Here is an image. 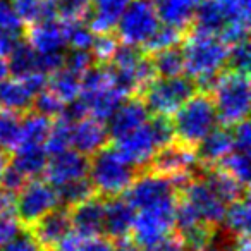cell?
Returning a JSON list of instances; mask_svg holds the SVG:
<instances>
[{
  "mask_svg": "<svg viewBox=\"0 0 251 251\" xmlns=\"http://www.w3.org/2000/svg\"><path fill=\"white\" fill-rule=\"evenodd\" d=\"M140 171L122 158L114 145H105L103 148L90 157V176L95 191L101 198H114L126 193L133 184Z\"/></svg>",
  "mask_w": 251,
  "mask_h": 251,
  "instance_id": "1",
  "label": "cell"
},
{
  "mask_svg": "<svg viewBox=\"0 0 251 251\" xmlns=\"http://www.w3.org/2000/svg\"><path fill=\"white\" fill-rule=\"evenodd\" d=\"M217 110L213 98L205 91H196L174 112L172 127L174 140L186 147L196 148L198 143L217 127Z\"/></svg>",
  "mask_w": 251,
  "mask_h": 251,
  "instance_id": "2",
  "label": "cell"
},
{
  "mask_svg": "<svg viewBox=\"0 0 251 251\" xmlns=\"http://www.w3.org/2000/svg\"><path fill=\"white\" fill-rule=\"evenodd\" d=\"M179 47L184 57V73L193 81L226 69L230 45L219 36L188 31Z\"/></svg>",
  "mask_w": 251,
  "mask_h": 251,
  "instance_id": "3",
  "label": "cell"
},
{
  "mask_svg": "<svg viewBox=\"0 0 251 251\" xmlns=\"http://www.w3.org/2000/svg\"><path fill=\"white\" fill-rule=\"evenodd\" d=\"M220 126L232 127L248 119L250 112V76L237 71L222 69L210 91Z\"/></svg>",
  "mask_w": 251,
  "mask_h": 251,
  "instance_id": "4",
  "label": "cell"
},
{
  "mask_svg": "<svg viewBox=\"0 0 251 251\" xmlns=\"http://www.w3.org/2000/svg\"><path fill=\"white\" fill-rule=\"evenodd\" d=\"M198 91L195 81L189 76L155 77L147 90L141 93L150 115H165L171 117L174 112Z\"/></svg>",
  "mask_w": 251,
  "mask_h": 251,
  "instance_id": "5",
  "label": "cell"
},
{
  "mask_svg": "<svg viewBox=\"0 0 251 251\" xmlns=\"http://www.w3.org/2000/svg\"><path fill=\"white\" fill-rule=\"evenodd\" d=\"M158 25L160 19L155 7V0H131L122 12L114 33L119 42L141 47Z\"/></svg>",
  "mask_w": 251,
  "mask_h": 251,
  "instance_id": "6",
  "label": "cell"
},
{
  "mask_svg": "<svg viewBox=\"0 0 251 251\" xmlns=\"http://www.w3.org/2000/svg\"><path fill=\"white\" fill-rule=\"evenodd\" d=\"M177 193L155 205L140 208L134 213L131 234L138 246L143 250L145 246L157 241L165 232L174 229V208Z\"/></svg>",
  "mask_w": 251,
  "mask_h": 251,
  "instance_id": "7",
  "label": "cell"
},
{
  "mask_svg": "<svg viewBox=\"0 0 251 251\" xmlns=\"http://www.w3.org/2000/svg\"><path fill=\"white\" fill-rule=\"evenodd\" d=\"M59 206L57 189L45 179H29L16 195V213L23 227H31L43 215Z\"/></svg>",
  "mask_w": 251,
  "mask_h": 251,
  "instance_id": "8",
  "label": "cell"
},
{
  "mask_svg": "<svg viewBox=\"0 0 251 251\" xmlns=\"http://www.w3.org/2000/svg\"><path fill=\"white\" fill-rule=\"evenodd\" d=\"M179 193L191 203L205 222L217 227L222 224L227 203L210 188V184L200 174H196Z\"/></svg>",
  "mask_w": 251,
  "mask_h": 251,
  "instance_id": "9",
  "label": "cell"
},
{
  "mask_svg": "<svg viewBox=\"0 0 251 251\" xmlns=\"http://www.w3.org/2000/svg\"><path fill=\"white\" fill-rule=\"evenodd\" d=\"M176 193H177V189L167 177L143 171L138 174V177L134 179L129 188L126 189L122 196L127 200V203L134 210H140L145 206L155 205V203L162 201Z\"/></svg>",
  "mask_w": 251,
  "mask_h": 251,
  "instance_id": "10",
  "label": "cell"
},
{
  "mask_svg": "<svg viewBox=\"0 0 251 251\" xmlns=\"http://www.w3.org/2000/svg\"><path fill=\"white\" fill-rule=\"evenodd\" d=\"M114 147L117 148V151L122 155V158L127 164L136 167L140 172H143L147 169L150 158L160 148L153 133H151L150 126H148V121L141 127H138L136 131L115 140Z\"/></svg>",
  "mask_w": 251,
  "mask_h": 251,
  "instance_id": "11",
  "label": "cell"
},
{
  "mask_svg": "<svg viewBox=\"0 0 251 251\" xmlns=\"http://www.w3.org/2000/svg\"><path fill=\"white\" fill-rule=\"evenodd\" d=\"M88 172H90V157L69 148L62 153L49 157L43 176L45 181L50 182L53 188H59L69 181L84 177Z\"/></svg>",
  "mask_w": 251,
  "mask_h": 251,
  "instance_id": "12",
  "label": "cell"
},
{
  "mask_svg": "<svg viewBox=\"0 0 251 251\" xmlns=\"http://www.w3.org/2000/svg\"><path fill=\"white\" fill-rule=\"evenodd\" d=\"M148 117H150V112L140 97L126 98L108 119V136L114 141L119 140L141 127L148 121Z\"/></svg>",
  "mask_w": 251,
  "mask_h": 251,
  "instance_id": "13",
  "label": "cell"
},
{
  "mask_svg": "<svg viewBox=\"0 0 251 251\" xmlns=\"http://www.w3.org/2000/svg\"><path fill=\"white\" fill-rule=\"evenodd\" d=\"M108 143H110V136H108L107 122L86 115L76 124H73L71 147H74V150L79 153L91 157Z\"/></svg>",
  "mask_w": 251,
  "mask_h": 251,
  "instance_id": "14",
  "label": "cell"
},
{
  "mask_svg": "<svg viewBox=\"0 0 251 251\" xmlns=\"http://www.w3.org/2000/svg\"><path fill=\"white\" fill-rule=\"evenodd\" d=\"M71 226L83 237L103 236V219H105V198L93 196L86 201L69 208Z\"/></svg>",
  "mask_w": 251,
  "mask_h": 251,
  "instance_id": "15",
  "label": "cell"
},
{
  "mask_svg": "<svg viewBox=\"0 0 251 251\" xmlns=\"http://www.w3.org/2000/svg\"><path fill=\"white\" fill-rule=\"evenodd\" d=\"M35 239L40 243V246L45 251H53L60 239L73 229L71 226L69 208L66 206H57L55 210L43 215L40 220H36L31 227H28Z\"/></svg>",
  "mask_w": 251,
  "mask_h": 251,
  "instance_id": "16",
  "label": "cell"
},
{
  "mask_svg": "<svg viewBox=\"0 0 251 251\" xmlns=\"http://www.w3.org/2000/svg\"><path fill=\"white\" fill-rule=\"evenodd\" d=\"M134 213L136 210L127 203V200L122 195L114 196V198H105L103 236L110 241L129 236Z\"/></svg>",
  "mask_w": 251,
  "mask_h": 251,
  "instance_id": "17",
  "label": "cell"
},
{
  "mask_svg": "<svg viewBox=\"0 0 251 251\" xmlns=\"http://www.w3.org/2000/svg\"><path fill=\"white\" fill-rule=\"evenodd\" d=\"M25 38L38 53L62 52L67 45L66 28L59 18L28 26L25 31Z\"/></svg>",
  "mask_w": 251,
  "mask_h": 251,
  "instance_id": "18",
  "label": "cell"
},
{
  "mask_svg": "<svg viewBox=\"0 0 251 251\" xmlns=\"http://www.w3.org/2000/svg\"><path fill=\"white\" fill-rule=\"evenodd\" d=\"M234 150L232 129L227 126L213 127L205 138L195 148L196 160L200 167H210L215 165L219 160H222L226 155H229Z\"/></svg>",
  "mask_w": 251,
  "mask_h": 251,
  "instance_id": "19",
  "label": "cell"
},
{
  "mask_svg": "<svg viewBox=\"0 0 251 251\" xmlns=\"http://www.w3.org/2000/svg\"><path fill=\"white\" fill-rule=\"evenodd\" d=\"M131 0H91L86 25L95 35L114 33L119 19Z\"/></svg>",
  "mask_w": 251,
  "mask_h": 251,
  "instance_id": "20",
  "label": "cell"
},
{
  "mask_svg": "<svg viewBox=\"0 0 251 251\" xmlns=\"http://www.w3.org/2000/svg\"><path fill=\"white\" fill-rule=\"evenodd\" d=\"M198 174L208 182L210 188H212L226 203L236 201V200L248 196V186L241 184L237 179H234L229 172L220 169L219 165L200 167Z\"/></svg>",
  "mask_w": 251,
  "mask_h": 251,
  "instance_id": "21",
  "label": "cell"
},
{
  "mask_svg": "<svg viewBox=\"0 0 251 251\" xmlns=\"http://www.w3.org/2000/svg\"><path fill=\"white\" fill-rule=\"evenodd\" d=\"M198 4L200 0H157L155 7L160 23L188 33Z\"/></svg>",
  "mask_w": 251,
  "mask_h": 251,
  "instance_id": "22",
  "label": "cell"
},
{
  "mask_svg": "<svg viewBox=\"0 0 251 251\" xmlns=\"http://www.w3.org/2000/svg\"><path fill=\"white\" fill-rule=\"evenodd\" d=\"M224 28H226V16L220 0H200L189 31L219 36Z\"/></svg>",
  "mask_w": 251,
  "mask_h": 251,
  "instance_id": "23",
  "label": "cell"
},
{
  "mask_svg": "<svg viewBox=\"0 0 251 251\" xmlns=\"http://www.w3.org/2000/svg\"><path fill=\"white\" fill-rule=\"evenodd\" d=\"M33 105V93L26 88L23 79L12 76L11 79L5 77L0 83V108L26 114L31 110Z\"/></svg>",
  "mask_w": 251,
  "mask_h": 251,
  "instance_id": "24",
  "label": "cell"
},
{
  "mask_svg": "<svg viewBox=\"0 0 251 251\" xmlns=\"http://www.w3.org/2000/svg\"><path fill=\"white\" fill-rule=\"evenodd\" d=\"M11 4L26 28L36 23L59 18L55 0H11Z\"/></svg>",
  "mask_w": 251,
  "mask_h": 251,
  "instance_id": "25",
  "label": "cell"
},
{
  "mask_svg": "<svg viewBox=\"0 0 251 251\" xmlns=\"http://www.w3.org/2000/svg\"><path fill=\"white\" fill-rule=\"evenodd\" d=\"M14 157H11V165H14L21 174L28 179H36L43 176V171L49 162L43 147H18L14 150Z\"/></svg>",
  "mask_w": 251,
  "mask_h": 251,
  "instance_id": "26",
  "label": "cell"
},
{
  "mask_svg": "<svg viewBox=\"0 0 251 251\" xmlns=\"http://www.w3.org/2000/svg\"><path fill=\"white\" fill-rule=\"evenodd\" d=\"M52 127V119L35 110L23 114L21 119V141L19 147H43Z\"/></svg>",
  "mask_w": 251,
  "mask_h": 251,
  "instance_id": "27",
  "label": "cell"
},
{
  "mask_svg": "<svg viewBox=\"0 0 251 251\" xmlns=\"http://www.w3.org/2000/svg\"><path fill=\"white\" fill-rule=\"evenodd\" d=\"M81 100L86 103L88 112H90L91 117L100 119V121H108L110 115L117 110V107L126 100L121 93L114 88V84L103 90L97 91L93 95H88V97H79Z\"/></svg>",
  "mask_w": 251,
  "mask_h": 251,
  "instance_id": "28",
  "label": "cell"
},
{
  "mask_svg": "<svg viewBox=\"0 0 251 251\" xmlns=\"http://www.w3.org/2000/svg\"><path fill=\"white\" fill-rule=\"evenodd\" d=\"M55 189L57 196H59V205L66 206V208H73V206L97 196V191H95V186L91 182L90 176L74 179V181L66 182V184L59 186Z\"/></svg>",
  "mask_w": 251,
  "mask_h": 251,
  "instance_id": "29",
  "label": "cell"
},
{
  "mask_svg": "<svg viewBox=\"0 0 251 251\" xmlns=\"http://www.w3.org/2000/svg\"><path fill=\"white\" fill-rule=\"evenodd\" d=\"M220 226H226V232L232 237L250 232V200L248 196L229 203V208H226V215H224Z\"/></svg>",
  "mask_w": 251,
  "mask_h": 251,
  "instance_id": "30",
  "label": "cell"
},
{
  "mask_svg": "<svg viewBox=\"0 0 251 251\" xmlns=\"http://www.w3.org/2000/svg\"><path fill=\"white\" fill-rule=\"evenodd\" d=\"M47 88H49L50 91H53L64 103H67V101L79 97L81 76H77V74L71 73L69 69L62 67V69L50 74Z\"/></svg>",
  "mask_w": 251,
  "mask_h": 251,
  "instance_id": "31",
  "label": "cell"
},
{
  "mask_svg": "<svg viewBox=\"0 0 251 251\" xmlns=\"http://www.w3.org/2000/svg\"><path fill=\"white\" fill-rule=\"evenodd\" d=\"M150 59L157 71V76L174 77L184 74V57H182V50L179 45L151 53Z\"/></svg>",
  "mask_w": 251,
  "mask_h": 251,
  "instance_id": "32",
  "label": "cell"
},
{
  "mask_svg": "<svg viewBox=\"0 0 251 251\" xmlns=\"http://www.w3.org/2000/svg\"><path fill=\"white\" fill-rule=\"evenodd\" d=\"M21 119L23 114L0 108V148L14 153L21 141Z\"/></svg>",
  "mask_w": 251,
  "mask_h": 251,
  "instance_id": "33",
  "label": "cell"
},
{
  "mask_svg": "<svg viewBox=\"0 0 251 251\" xmlns=\"http://www.w3.org/2000/svg\"><path fill=\"white\" fill-rule=\"evenodd\" d=\"M186 33L182 29L176 28V26H169V25H158L157 29L150 35V38L140 47L143 50V53L151 55L155 52H160L164 49H171V47H177L181 45L182 38H184Z\"/></svg>",
  "mask_w": 251,
  "mask_h": 251,
  "instance_id": "34",
  "label": "cell"
},
{
  "mask_svg": "<svg viewBox=\"0 0 251 251\" xmlns=\"http://www.w3.org/2000/svg\"><path fill=\"white\" fill-rule=\"evenodd\" d=\"M36 57H38V52L29 45L28 40L23 38L9 55V73L14 77H23L33 73L36 71Z\"/></svg>",
  "mask_w": 251,
  "mask_h": 251,
  "instance_id": "35",
  "label": "cell"
},
{
  "mask_svg": "<svg viewBox=\"0 0 251 251\" xmlns=\"http://www.w3.org/2000/svg\"><path fill=\"white\" fill-rule=\"evenodd\" d=\"M71 129H73V124H71L69 121H66L64 117L59 115V117L53 119L50 133L45 140V145H43V148H45L49 157L69 150L71 148Z\"/></svg>",
  "mask_w": 251,
  "mask_h": 251,
  "instance_id": "36",
  "label": "cell"
},
{
  "mask_svg": "<svg viewBox=\"0 0 251 251\" xmlns=\"http://www.w3.org/2000/svg\"><path fill=\"white\" fill-rule=\"evenodd\" d=\"M184 241V246L188 251H201L208 248L215 241L217 226H212L208 222H198L189 229L179 232Z\"/></svg>",
  "mask_w": 251,
  "mask_h": 251,
  "instance_id": "37",
  "label": "cell"
},
{
  "mask_svg": "<svg viewBox=\"0 0 251 251\" xmlns=\"http://www.w3.org/2000/svg\"><path fill=\"white\" fill-rule=\"evenodd\" d=\"M215 165L220 169L227 171L234 179L241 182V184L248 186L250 184V153L248 151L232 150L229 155L219 160Z\"/></svg>",
  "mask_w": 251,
  "mask_h": 251,
  "instance_id": "38",
  "label": "cell"
},
{
  "mask_svg": "<svg viewBox=\"0 0 251 251\" xmlns=\"http://www.w3.org/2000/svg\"><path fill=\"white\" fill-rule=\"evenodd\" d=\"M62 21V19H60ZM66 28L67 45L74 50H90L95 33L88 28L84 21H62Z\"/></svg>",
  "mask_w": 251,
  "mask_h": 251,
  "instance_id": "39",
  "label": "cell"
},
{
  "mask_svg": "<svg viewBox=\"0 0 251 251\" xmlns=\"http://www.w3.org/2000/svg\"><path fill=\"white\" fill-rule=\"evenodd\" d=\"M64 105L66 103H64L53 91H50L49 88H45V90H42L40 93H36L35 97H33L31 110H35L36 114L45 115V117L55 119L62 114Z\"/></svg>",
  "mask_w": 251,
  "mask_h": 251,
  "instance_id": "40",
  "label": "cell"
},
{
  "mask_svg": "<svg viewBox=\"0 0 251 251\" xmlns=\"http://www.w3.org/2000/svg\"><path fill=\"white\" fill-rule=\"evenodd\" d=\"M119 45V38L115 33H100L93 36L90 52L97 64H108Z\"/></svg>",
  "mask_w": 251,
  "mask_h": 251,
  "instance_id": "41",
  "label": "cell"
},
{
  "mask_svg": "<svg viewBox=\"0 0 251 251\" xmlns=\"http://www.w3.org/2000/svg\"><path fill=\"white\" fill-rule=\"evenodd\" d=\"M57 14L62 21H84L91 11V0H55Z\"/></svg>",
  "mask_w": 251,
  "mask_h": 251,
  "instance_id": "42",
  "label": "cell"
},
{
  "mask_svg": "<svg viewBox=\"0 0 251 251\" xmlns=\"http://www.w3.org/2000/svg\"><path fill=\"white\" fill-rule=\"evenodd\" d=\"M250 43L248 40H243L239 43H234L229 49V57H227L226 69L237 71V73H250Z\"/></svg>",
  "mask_w": 251,
  "mask_h": 251,
  "instance_id": "43",
  "label": "cell"
},
{
  "mask_svg": "<svg viewBox=\"0 0 251 251\" xmlns=\"http://www.w3.org/2000/svg\"><path fill=\"white\" fill-rule=\"evenodd\" d=\"M93 64H97V62H95L90 50L71 49V52L64 53V67L69 69L71 73L77 74V76H83Z\"/></svg>",
  "mask_w": 251,
  "mask_h": 251,
  "instance_id": "44",
  "label": "cell"
},
{
  "mask_svg": "<svg viewBox=\"0 0 251 251\" xmlns=\"http://www.w3.org/2000/svg\"><path fill=\"white\" fill-rule=\"evenodd\" d=\"M0 251H45L40 243L35 239V236L31 234V230L28 227H23L11 241L0 246Z\"/></svg>",
  "mask_w": 251,
  "mask_h": 251,
  "instance_id": "45",
  "label": "cell"
},
{
  "mask_svg": "<svg viewBox=\"0 0 251 251\" xmlns=\"http://www.w3.org/2000/svg\"><path fill=\"white\" fill-rule=\"evenodd\" d=\"M143 251H188L184 246L181 234L177 230H169L157 241L143 248Z\"/></svg>",
  "mask_w": 251,
  "mask_h": 251,
  "instance_id": "46",
  "label": "cell"
},
{
  "mask_svg": "<svg viewBox=\"0 0 251 251\" xmlns=\"http://www.w3.org/2000/svg\"><path fill=\"white\" fill-rule=\"evenodd\" d=\"M0 31H26V26L12 9L11 0H0Z\"/></svg>",
  "mask_w": 251,
  "mask_h": 251,
  "instance_id": "47",
  "label": "cell"
},
{
  "mask_svg": "<svg viewBox=\"0 0 251 251\" xmlns=\"http://www.w3.org/2000/svg\"><path fill=\"white\" fill-rule=\"evenodd\" d=\"M21 229L23 224L18 219V213L16 212L0 213V246H4L7 241H11Z\"/></svg>",
  "mask_w": 251,
  "mask_h": 251,
  "instance_id": "48",
  "label": "cell"
},
{
  "mask_svg": "<svg viewBox=\"0 0 251 251\" xmlns=\"http://www.w3.org/2000/svg\"><path fill=\"white\" fill-rule=\"evenodd\" d=\"M28 181L29 179L25 174H21L14 165L9 164L4 174H2V179H0V188L5 189L7 193H12V195H18Z\"/></svg>",
  "mask_w": 251,
  "mask_h": 251,
  "instance_id": "49",
  "label": "cell"
},
{
  "mask_svg": "<svg viewBox=\"0 0 251 251\" xmlns=\"http://www.w3.org/2000/svg\"><path fill=\"white\" fill-rule=\"evenodd\" d=\"M64 67V53L62 52H45L38 53L36 57V71L50 76L55 71Z\"/></svg>",
  "mask_w": 251,
  "mask_h": 251,
  "instance_id": "50",
  "label": "cell"
},
{
  "mask_svg": "<svg viewBox=\"0 0 251 251\" xmlns=\"http://www.w3.org/2000/svg\"><path fill=\"white\" fill-rule=\"evenodd\" d=\"M232 129V140H234V150L248 151L250 153L251 147V131H250V122L248 119L237 122L236 126L230 127Z\"/></svg>",
  "mask_w": 251,
  "mask_h": 251,
  "instance_id": "51",
  "label": "cell"
},
{
  "mask_svg": "<svg viewBox=\"0 0 251 251\" xmlns=\"http://www.w3.org/2000/svg\"><path fill=\"white\" fill-rule=\"evenodd\" d=\"M23 38L25 33L21 31H0V57L7 59Z\"/></svg>",
  "mask_w": 251,
  "mask_h": 251,
  "instance_id": "52",
  "label": "cell"
},
{
  "mask_svg": "<svg viewBox=\"0 0 251 251\" xmlns=\"http://www.w3.org/2000/svg\"><path fill=\"white\" fill-rule=\"evenodd\" d=\"M77 251H112V241L105 236L86 237L77 248Z\"/></svg>",
  "mask_w": 251,
  "mask_h": 251,
  "instance_id": "53",
  "label": "cell"
},
{
  "mask_svg": "<svg viewBox=\"0 0 251 251\" xmlns=\"http://www.w3.org/2000/svg\"><path fill=\"white\" fill-rule=\"evenodd\" d=\"M112 251H143L131 236L121 237V239L112 241Z\"/></svg>",
  "mask_w": 251,
  "mask_h": 251,
  "instance_id": "54",
  "label": "cell"
},
{
  "mask_svg": "<svg viewBox=\"0 0 251 251\" xmlns=\"http://www.w3.org/2000/svg\"><path fill=\"white\" fill-rule=\"evenodd\" d=\"M230 251H251V243H250V232L248 234H239L234 237Z\"/></svg>",
  "mask_w": 251,
  "mask_h": 251,
  "instance_id": "55",
  "label": "cell"
},
{
  "mask_svg": "<svg viewBox=\"0 0 251 251\" xmlns=\"http://www.w3.org/2000/svg\"><path fill=\"white\" fill-rule=\"evenodd\" d=\"M11 157H12V153H9V151L0 148V179H2V174H4V171L7 169V165L11 164Z\"/></svg>",
  "mask_w": 251,
  "mask_h": 251,
  "instance_id": "56",
  "label": "cell"
},
{
  "mask_svg": "<svg viewBox=\"0 0 251 251\" xmlns=\"http://www.w3.org/2000/svg\"><path fill=\"white\" fill-rule=\"evenodd\" d=\"M9 64H7V59L5 57H0V83L5 79V77H9Z\"/></svg>",
  "mask_w": 251,
  "mask_h": 251,
  "instance_id": "57",
  "label": "cell"
},
{
  "mask_svg": "<svg viewBox=\"0 0 251 251\" xmlns=\"http://www.w3.org/2000/svg\"><path fill=\"white\" fill-rule=\"evenodd\" d=\"M217 246V251H230V246H232V243H220V244H215Z\"/></svg>",
  "mask_w": 251,
  "mask_h": 251,
  "instance_id": "58",
  "label": "cell"
}]
</instances>
